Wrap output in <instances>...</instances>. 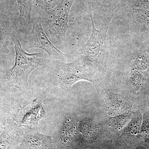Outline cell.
<instances>
[{"label": "cell", "mask_w": 149, "mask_h": 149, "mask_svg": "<svg viewBox=\"0 0 149 149\" xmlns=\"http://www.w3.org/2000/svg\"><path fill=\"white\" fill-rule=\"evenodd\" d=\"M74 1L62 0L55 7L47 11V28L54 42L58 46L65 41L70 11Z\"/></svg>", "instance_id": "3"}, {"label": "cell", "mask_w": 149, "mask_h": 149, "mask_svg": "<svg viewBox=\"0 0 149 149\" xmlns=\"http://www.w3.org/2000/svg\"><path fill=\"white\" fill-rule=\"evenodd\" d=\"M89 13L92 22V32L91 37L82 49V56L95 63L102 61L105 53L107 34L111 19H109L97 29L94 23L91 2L88 1Z\"/></svg>", "instance_id": "4"}, {"label": "cell", "mask_w": 149, "mask_h": 149, "mask_svg": "<svg viewBox=\"0 0 149 149\" xmlns=\"http://www.w3.org/2000/svg\"><path fill=\"white\" fill-rule=\"evenodd\" d=\"M30 43L33 47L45 51L51 58L63 61L66 60L67 55L56 47L47 37L43 29L40 17L36 19L33 23Z\"/></svg>", "instance_id": "5"}, {"label": "cell", "mask_w": 149, "mask_h": 149, "mask_svg": "<svg viewBox=\"0 0 149 149\" xmlns=\"http://www.w3.org/2000/svg\"><path fill=\"white\" fill-rule=\"evenodd\" d=\"M15 51V65L6 74L5 77L10 86L20 91L28 88V78L31 72L44 63L42 54H29L24 51L16 37H13Z\"/></svg>", "instance_id": "1"}, {"label": "cell", "mask_w": 149, "mask_h": 149, "mask_svg": "<svg viewBox=\"0 0 149 149\" xmlns=\"http://www.w3.org/2000/svg\"><path fill=\"white\" fill-rule=\"evenodd\" d=\"M133 70L146 72L149 70V55L146 51H140L133 56L132 60Z\"/></svg>", "instance_id": "10"}, {"label": "cell", "mask_w": 149, "mask_h": 149, "mask_svg": "<svg viewBox=\"0 0 149 149\" xmlns=\"http://www.w3.org/2000/svg\"><path fill=\"white\" fill-rule=\"evenodd\" d=\"M127 5L132 9L149 10V0H125Z\"/></svg>", "instance_id": "12"}, {"label": "cell", "mask_w": 149, "mask_h": 149, "mask_svg": "<svg viewBox=\"0 0 149 149\" xmlns=\"http://www.w3.org/2000/svg\"><path fill=\"white\" fill-rule=\"evenodd\" d=\"M133 28L138 36L143 40L149 41V10L133 8Z\"/></svg>", "instance_id": "8"}, {"label": "cell", "mask_w": 149, "mask_h": 149, "mask_svg": "<svg viewBox=\"0 0 149 149\" xmlns=\"http://www.w3.org/2000/svg\"><path fill=\"white\" fill-rule=\"evenodd\" d=\"M45 115L42 105L35 100L32 103L22 108L17 112L15 117L17 125L34 127L37 125Z\"/></svg>", "instance_id": "6"}, {"label": "cell", "mask_w": 149, "mask_h": 149, "mask_svg": "<svg viewBox=\"0 0 149 149\" xmlns=\"http://www.w3.org/2000/svg\"><path fill=\"white\" fill-rule=\"evenodd\" d=\"M35 0H17L19 12V22L22 27L30 24L31 11Z\"/></svg>", "instance_id": "9"}, {"label": "cell", "mask_w": 149, "mask_h": 149, "mask_svg": "<svg viewBox=\"0 0 149 149\" xmlns=\"http://www.w3.org/2000/svg\"><path fill=\"white\" fill-rule=\"evenodd\" d=\"M107 110L110 115L115 116L129 111L132 105L123 97L113 94L104 88Z\"/></svg>", "instance_id": "7"}, {"label": "cell", "mask_w": 149, "mask_h": 149, "mask_svg": "<svg viewBox=\"0 0 149 149\" xmlns=\"http://www.w3.org/2000/svg\"><path fill=\"white\" fill-rule=\"evenodd\" d=\"M147 42L148 43V44H147V47L146 48V49H145V50L148 53L149 55V41Z\"/></svg>", "instance_id": "13"}, {"label": "cell", "mask_w": 149, "mask_h": 149, "mask_svg": "<svg viewBox=\"0 0 149 149\" xmlns=\"http://www.w3.org/2000/svg\"><path fill=\"white\" fill-rule=\"evenodd\" d=\"M145 72L133 70L130 77V82L133 89L137 92H140L144 88L146 81Z\"/></svg>", "instance_id": "11"}, {"label": "cell", "mask_w": 149, "mask_h": 149, "mask_svg": "<svg viewBox=\"0 0 149 149\" xmlns=\"http://www.w3.org/2000/svg\"><path fill=\"white\" fill-rule=\"evenodd\" d=\"M94 64L83 57L62 64L57 74L56 85L67 92H70L72 85L80 80L89 81L96 88L101 87Z\"/></svg>", "instance_id": "2"}]
</instances>
